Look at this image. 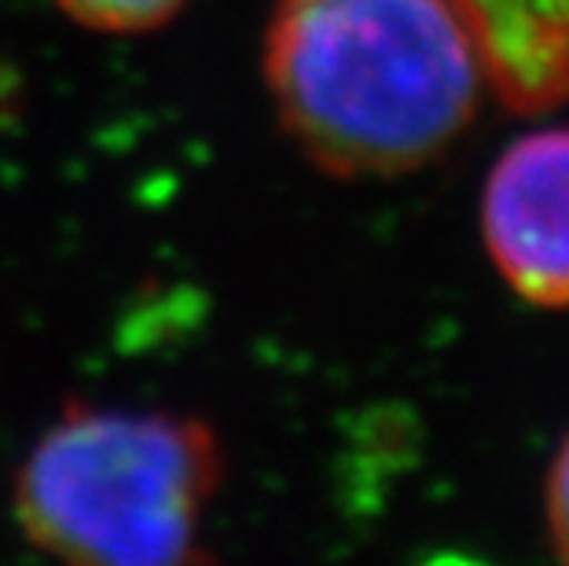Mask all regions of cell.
I'll list each match as a JSON object with an SVG mask.
<instances>
[{"mask_svg":"<svg viewBox=\"0 0 569 566\" xmlns=\"http://www.w3.org/2000/svg\"><path fill=\"white\" fill-rule=\"evenodd\" d=\"M481 228L496 269L532 306H569V129L515 140L486 180Z\"/></svg>","mask_w":569,"mask_h":566,"instance_id":"3","label":"cell"},{"mask_svg":"<svg viewBox=\"0 0 569 566\" xmlns=\"http://www.w3.org/2000/svg\"><path fill=\"white\" fill-rule=\"evenodd\" d=\"M481 78L518 115L569 100V0H452Z\"/></svg>","mask_w":569,"mask_h":566,"instance_id":"4","label":"cell"},{"mask_svg":"<svg viewBox=\"0 0 569 566\" xmlns=\"http://www.w3.org/2000/svg\"><path fill=\"white\" fill-rule=\"evenodd\" d=\"M221 441L196 416L70 401L16 475V523L44 556L84 566L202 559Z\"/></svg>","mask_w":569,"mask_h":566,"instance_id":"2","label":"cell"},{"mask_svg":"<svg viewBox=\"0 0 569 566\" xmlns=\"http://www.w3.org/2000/svg\"><path fill=\"white\" fill-rule=\"evenodd\" d=\"M548 526H551V545L569 563V438L562 453L555 456L551 478H548Z\"/></svg>","mask_w":569,"mask_h":566,"instance_id":"6","label":"cell"},{"mask_svg":"<svg viewBox=\"0 0 569 566\" xmlns=\"http://www.w3.org/2000/svg\"><path fill=\"white\" fill-rule=\"evenodd\" d=\"M264 86L320 170L393 177L452 148L486 78L452 0H276Z\"/></svg>","mask_w":569,"mask_h":566,"instance_id":"1","label":"cell"},{"mask_svg":"<svg viewBox=\"0 0 569 566\" xmlns=\"http://www.w3.org/2000/svg\"><path fill=\"white\" fill-rule=\"evenodd\" d=\"M67 19L96 33H148L166 27L188 0H52Z\"/></svg>","mask_w":569,"mask_h":566,"instance_id":"5","label":"cell"}]
</instances>
